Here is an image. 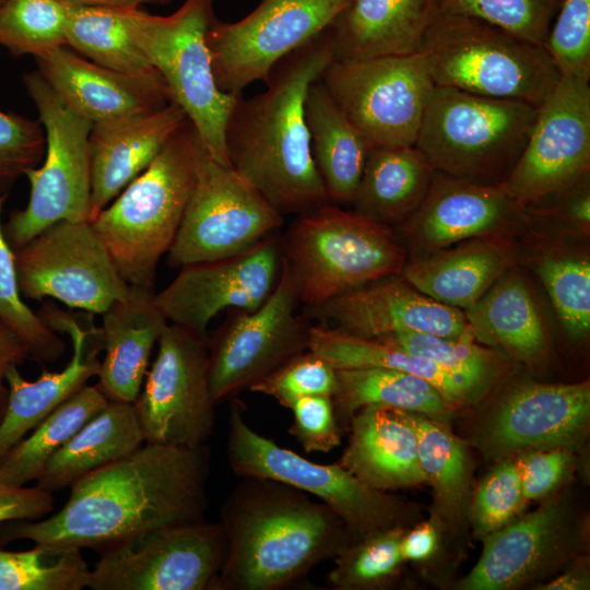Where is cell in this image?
I'll list each match as a JSON object with an SVG mask.
<instances>
[{"mask_svg": "<svg viewBox=\"0 0 590 590\" xmlns=\"http://www.w3.org/2000/svg\"><path fill=\"white\" fill-rule=\"evenodd\" d=\"M46 138L38 119L0 110V191L43 162Z\"/></svg>", "mask_w": 590, "mask_h": 590, "instance_id": "obj_50", "label": "cell"}, {"mask_svg": "<svg viewBox=\"0 0 590 590\" xmlns=\"http://www.w3.org/2000/svg\"><path fill=\"white\" fill-rule=\"evenodd\" d=\"M90 570L75 547L0 550V590H81L88 587Z\"/></svg>", "mask_w": 590, "mask_h": 590, "instance_id": "obj_41", "label": "cell"}, {"mask_svg": "<svg viewBox=\"0 0 590 590\" xmlns=\"http://www.w3.org/2000/svg\"><path fill=\"white\" fill-rule=\"evenodd\" d=\"M1 1H2V0H0V2H1Z\"/></svg>", "mask_w": 590, "mask_h": 590, "instance_id": "obj_59", "label": "cell"}, {"mask_svg": "<svg viewBox=\"0 0 590 590\" xmlns=\"http://www.w3.org/2000/svg\"><path fill=\"white\" fill-rule=\"evenodd\" d=\"M283 268L280 235L273 234L237 256L186 264L155 302L168 322L208 339L221 311H253L274 291Z\"/></svg>", "mask_w": 590, "mask_h": 590, "instance_id": "obj_19", "label": "cell"}, {"mask_svg": "<svg viewBox=\"0 0 590 590\" xmlns=\"http://www.w3.org/2000/svg\"><path fill=\"white\" fill-rule=\"evenodd\" d=\"M590 78L563 75L538 107L528 142L498 185L520 209L562 196L590 169Z\"/></svg>", "mask_w": 590, "mask_h": 590, "instance_id": "obj_17", "label": "cell"}, {"mask_svg": "<svg viewBox=\"0 0 590 590\" xmlns=\"http://www.w3.org/2000/svg\"><path fill=\"white\" fill-rule=\"evenodd\" d=\"M566 518L556 503L508 522L486 535L483 553L460 582L463 590H508L542 576L566 542Z\"/></svg>", "mask_w": 590, "mask_h": 590, "instance_id": "obj_26", "label": "cell"}, {"mask_svg": "<svg viewBox=\"0 0 590 590\" xmlns=\"http://www.w3.org/2000/svg\"><path fill=\"white\" fill-rule=\"evenodd\" d=\"M438 0H351L328 27L333 59L406 55L421 49Z\"/></svg>", "mask_w": 590, "mask_h": 590, "instance_id": "obj_30", "label": "cell"}, {"mask_svg": "<svg viewBox=\"0 0 590 590\" xmlns=\"http://www.w3.org/2000/svg\"><path fill=\"white\" fill-rule=\"evenodd\" d=\"M249 390L271 397L282 406L290 409L303 397L320 394L333 398L338 390L337 369L323 357L308 350Z\"/></svg>", "mask_w": 590, "mask_h": 590, "instance_id": "obj_47", "label": "cell"}, {"mask_svg": "<svg viewBox=\"0 0 590 590\" xmlns=\"http://www.w3.org/2000/svg\"><path fill=\"white\" fill-rule=\"evenodd\" d=\"M351 0H261L240 21L214 20L206 34L219 90L240 95L266 82L287 55L324 32Z\"/></svg>", "mask_w": 590, "mask_h": 590, "instance_id": "obj_15", "label": "cell"}, {"mask_svg": "<svg viewBox=\"0 0 590 590\" xmlns=\"http://www.w3.org/2000/svg\"><path fill=\"white\" fill-rule=\"evenodd\" d=\"M569 449H535L516 458L524 500L548 495L563 480L571 462Z\"/></svg>", "mask_w": 590, "mask_h": 590, "instance_id": "obj_52", "label": "cell"}, {"mask_svg": "<svg viewBox=\"0 0 590 590\" xmlns=\"http://www.w3.org/2000/svg\"><path fill=\"white\" fill-rule=\"evenodd\" d=\"M516 458H504L482 481L473 503V523L485 538L511 521L524 503Z\"/></svg>", "mask_w": 590, "mask_h": 590, "instance_id": "obj_49", "label": "cell"}, {"mask_svg": "<svg viewBox=\"0 0 590 590\" xmlns=\"http://www.w3.org/2000/svg\"><path fill=\"white\" fill-rule=\"evenodd\" d=\"M337 376L335 414L339 423L347 426L359 409L369 405L417 412L445 423L455 410L430 382L405 371L346 368L337 369Z\"/></svg>", "mask_w": 590, "mask_h": 590, "instance_id": "obj_36", "label": "cell"}, {"mask_svg": "<svg viewBox=\"0 0 590 590\" xmlns=\"http://www.w3.org/2000/svg\"><path fill=\"white\" fill-rule=\"evenodd\" d=\"M108 402L97 385H85L8 453L0 463V481L12 486L36 481L49 459Z\"/></svg>", "mask_w": 590, "mask_h": 590, "instance_id": "obj_39", "label": "cell"}, {"mask_svg": "<svg viewBox=\"0 0 590 590\" xmlns=\"http://www.w3.org/2000/svg\"><path fill=\"white\" fill-rule=\"evenodd\" d=\"M215 19L213 0H185L168 16L152 15L139 8L131 15L135 43L162 75L172 102L184 109L208 154L231 166L225 127L243 94H225L215 83L206 46V34Z\"/></svg>", "mask_w": 590, "mask_h": 590, "instance_id": "obj_9", "label": "cell"}, {"mask_svg": "<svg viewBox=\"0 0 590 590\" xmlns=\"http://www.w3.org/2000/svg\"><path fill=\"white\" fill-rule=\"evenodd\" d=\"M290 410L293 423L288 433L306 452H330L341 445V427L332 397H303Z\"/></svg>", "mask_w": 590, "mask_h": 590, "instance_id": "obj_51", "label": "cell"}, {"mask_svg": "<svg viewBox=\"0 0 590 590\" xmlns=\"http://www.w3.org/2000/svg\"><path fill=\"white\" fill-rule=\"evenodd\" d=\"M302 310L309 319L329 321L332 328L367 339L402 332L456 338L469 329L461 309L434 300L400 274Z\"/></svg>", "mask_w": 590, "mask_h": 590, "instance_id": "obj_22", "label": "cell"}, {"mask_svg": "<svg viewBox=\"0 0 590 590\" xmlns=\"http://www.w3.org/2000/svg\"><path fill=\"white\" fill-rule=\"evenodd\" d=\"M406 527L398 526L346 545L333 559L328 583L337 590H382L399 578L401 540Z\"/></svg>", "mask_w": 590, "mask_h": 590, "instance_id": "obj_42", "label": "cell"}, {"mask_svg": "<svg viewBox=\"0 0 590 590\" xmlns=\"http://www.w3.org/2000/svg\"><path fill=\"white\" fill-rule=\"evenodd\" d=\"M309 350L335 369L379 367L421 377L436 387L453 409L473 400L468 389L435 362L376 339L318 323L310 326Z\"/></svg>", "mask_w": 590, "mask_h": 590, "instance_id": "obj_35", "label": "cell"}, {"mask_svg": "<svg viewBox=\"0 0 590 590\" xmlns=\"http://www.w3.org/2000/svg\"><path fill=\"white\" fill-rule=\"evenodd\" d=\"M515 257L514 243L493 233L408 260L400 275L434 300L463 310L506 274Z\"/></svg>", "mask_w": 590, "mask_h": 590, "instance_id": "obj_29", "label": "cell"}, {"mask_svg": "<svg viewBox=\"0 0 590 590\" xmlns=\"http://www.w3.org/2000/svg\"><path fill=\"white\" fill-rule=\"evenodd\" d=\"M204 146L187 119L149 167L91 221L130 286L154 290L193 192Z\"/></svg>", "mask_w": 590, "mask_h": 590, "instance_id": "obj_4", "label": "cell"}, {"mask_svg": "<svg viewBox=\"0 0 590 590\" xmlns=\"http://www.w3.org/2000/svg\"><path fill=\"white\" fill-rule=\"evenodd\" d=\"M350 437L339 463L382 492L426 483L414 428L400 409L369 405L351 418Z\"/></svg>", "mask_w": 590, "mask_h": 590, "instance_id": "obj_28", "label": "cell"}, {"mask_svg": "<svg viewBox=\"0 0 590 590\" xmlns=\"http://www.w3.org/2000/svg\"><path fill=\"white\" fill-rule=\"evenodd\" d=\"M567 215L575 224L583 229L590 224V194L588 187L578 193H574L567 206Z\"/></svg>", "mask_w": 590, "mask_h": 590, "instance_id": "obj_56", "label": "cell"}, {"mask_svg": "<svg viewBox=\"0 0 590 590\" xmlns=\"http://www.w3.org/2000/svg\"><path fill=\"white\" fill-rule=\"evenodd\" d=\"M40 319L56 333H66L72 343V357L60 371L43 369L36 380L28 381L17 365L5 371L8 400L0 420V463L8 453L61 403L97 376L104 351L102 328L94 314L63 310L52 302L42 305Z\"/></svg>", "mask_w": 590, "mask_h": 590, "instance_id": "obj_20", "label": "cell"}, {"mask_svg": "<svg viewBox=\"0 0 590 590\" xmlns=\"http://www.w3.org/2000/svg\"><path fill=\"white\" fill-rule=\"evenodd\" d=\"M404 414L416 434L420 463L434 492L437 518L460 521L470 502V463L463 442L445 422L417 412Z\"/></svg>", "mask_w": 590, "mask_h": 590, "instance_id": "obj_38", "label": "cell"}, {"mask_svg": "<svg viewBox=\"0 0 590 590\" xmlns=\"http://www.w3.org/2000/svg\"><path fill=\"white\" fill-rule=\"evenodd\" d=\"M239 477L221 507L227 551L219 590H280L352 543L339 516L309 494Z\"/></svg>", "mask_w": 590, "mask_h": 590, "instance_id": "obj_3", "label": "cell"}, {"mask_svg": "<svg viewBox=\"0 0 590 590\" xmlns=\"http://www.w3.org/2000/svg\"><path fill=\"white\" fill-rule=\"evenodd\" d=\"M168 321L154 290L130 286L129 294L102 314L105 356L96 384L108 401L133 403L139 397L152 350Z\"/></svg>", "mask_w": 590, "mask_h": 590, "instance_id": "obj_27", "label": "cell"}, {"mask_svg": "<svg viewBox=\"0 0 590 590\" xmlns=\"http://www.w3.org/2000/svg\"><path fill=\"white\" fill-rule=\"evenodd\" d=\"M319 80L370 149L414 145L435 86L421 51L333 59Z\"/></svg>", "mask_w": 590, "mask_h": 590, "instance_id": "obj_11", "label": "cell"}, {"mask_svg": "<svg viewBox=\"0 0 590 590\" xmlns=\"http://www.w3.org/2000/svg\"><path fill=\"white\" fill-rule=\"evenodd\" d=\"M37 71L79 116L92 123L163 108L172 102L162 75L115 71L67 45L36 57Z\"/></svg>", "mask_w": 590, "mask_h": 590, "instance_id": "obj_23", "label": "cell"}, {"mask_svg": "<svg viewBox=\"0 0 590 590\" xmlns=\"http://www.w3.org/2000/svg\"><path fill=\"white\" fill-rule=\"evenodd\" d=\"M281 215L231 166L203 149L193 192L167 264H186L237 256L257 246L282 226Z\"/></svg>", "mask_w": 590, "mask_h": 590, "instance_id": "obj_13", "label": "cell"}, {"mask_svg": "<svg viewBox=\"0 0 590 590\" xmlns=\"http://www.w3.org/2000/svg\"><path fill=\"white\" fill-rule=\"evenodd\" d=\"M420 51L437 86L535 107L562 76L544 46L482 20L438 9Z\"/></svg>", "mask_w": 590, "mask_h": 590, "instance_id": "obj_6", "label": "cell"}, {"mask_svg": "<svg viewBox=\"0 0 590 590\" xmlns=\"http://www.w3.org/2000/svg\"><path fill=\"white\" fill-rule=\"evenodd\" d=\"M305 119L312 157L329 201L341 206L351 205L369 145L319 79L307 91Z\"/></svg>", "mask_w": 590, "mask_h": 590, "instance_id": "obj_33", "label": "cell"}, {"mask_svg": "<svg viewBox=\"0 0 590 590\" xmlns=\"http://www.w3.org/2000/svg\"><path fill=\"white\" fill-rule=\"evenodd\" d=\"M538 107L435 85L415 146L434 170L498 186L518 162Z\"/></svg>", "mask_w": 590, "mask_h": 590, "instance_id": "obj_7", "label": "cell"}, {"mask_svg": "<svg viewBox=\"0 0 590 590\" xmlns=\"http://www.w3.org/2000/svg\"><path fill=\"white\" fill-rule=\"evenodd\" d=\"M544 48L562 76L590 78V0H563Z\"/></svg>", "mask_w": 590, "mask_h": 590, "instance_id": "obj_48", "label": "cell"}, {"mask_svg": "<svg viewBox=\"0 0 590 590\" xmlns=\"http://www.w3.org/2000/svg\"><path fill=\"white\" fill-rule=\"evenodd\" d=\"M535 271L545 286L560 322L574 339L590 330V261L578 256L541 259Z\"/></svg>", "mask_w": 590, "mask_h": 590, "instance_id": "obj_46", "label": "cell"}, {"mask_svg": "<svg viewBox=\"0 0 590 590\" xmlns=\"http://www.w3.org/2000/svg\"><path fill=\"white\" fill-rule=\"evenodd\" d=\"M55 506L51 492L38 486H12L0 481V523L13 520H39Z\"/></svg>", "mask_w": 590, "mask_h": 590, "instance_id": "obj_53", "label": "cell"}, {"mask_svg": "<svg viewBox=\"0 0 590 590\" xmlns=\"http://www.w3.org/2000/svg\"><path fill=\"white\" fill-rule=\"evenodd\" d=\"M13 251L23 298L102 315L130 292L91 222L58 221Z\"/></svg>", "mask_w": 590, "mask_h": 590, "instance_id": "obj_14", "label": "cell"}, {"mask_svg": "<svg viewBox=\"0 0 590 590\" xmlns=\"http://www.w3.org/2000/svg\"><path fill=\"white\" fill-rule=\"evenodd\" d=\"M64 7L67 46L115 71L135 75L157 71L133 37L134 8H98L66 1Z\"/></svg>", "mask_w": 590, "mask_h": 590, "instance_id": "obj_37", "label": "cell"}, {"mask_svg": "<svg viewBox=\"0 0 590 590\" xmlns=\"http://www.w3.org/2000/svg\"><path fill=\"white\" fill-rule=\"evenodd\" d=\"M226 455L236 475L279 481L327 505L345 524L352 543L386 529L406 527L414 518L410 505L368 486L339 462L310 461L256 432L236 399L229 406Z\"/></svg>", "mask_w": 590, "mask_h": 590, "instance_id": "obj_8", "label": "cell"}, {"mask_svg": "<svg viewBox=\"0 0 590 590\" xmlns=\"http://www.w3.org/2000/svg\"><path fill=\"white\" fill-rule=\"evenodd\" d=\"M283 261L280 280L253 311L237 310L208 338L209 378L215 403L250 389L309 350V318Z\"/></svg>", "mask_w": 590, "mask_h": 590, "instance_id": "obj_12", "label": "cell"}, {"mask_svg": "<svg viewBox=\"0 0 590 590\" xmlns=\"http://www.w3.org/2000/svg\"><path fill=\"white\" fill-rule=\"evenodd\" d=\"M280 238L303 308L399 275L408 261L392 227L331 202L296 215Z\"/></svg>", "mask_w": 590, "mask_h": 590, "instance_id": "obj_5", "label": "cell"}, {"mask_svg": "<svg viewBox=\"0 0 590 590\" xmlns=\"http://www.w3.org/2000/svg\"><path fill=\"white\" fill-rule=\"evenodd\" d=\"M8 194L0 191V319L26 343L30 359L56 362L63 356L66 343L24 303L19 291L14 251L4 237L1 223Z\"/></svg>", "mask_w": 590, "mask_h": 590, "instance_id": "obj_44", "label": "cell"}, {"mask_svg": "<svg viewBox=\"0 0 590 590\" xmlns=\"http://www.w3.org/2000/svg\"><path fill=\"white\" fill-rule=\"evenodd\" d=\"M522 211L498 186L472 182L434 170L417 210L396 228L398 237L424 255L493 234Z\"/></svg>", "mask_w": 590, "mask_h": 590, "instance_id": "obj_24", "label": "cell"}, {"mask_svg": "<svg viewBox=\"0 0 590 590\" xmlns=\"http://www.w3.org/2000/svg\"><path fill=\"white\" fill-rule=\"evenodd\" d=\"M30 358V351L22 338L0 319V420L8 400L5 371L9 366L19 365Z\"/></svg>", "mask_w": 590, "mask_h": 590, "instance_id": "obj_54", "label": "cell"}, {"mask_svg": "<svg viewBox=\"0 0 590 590\" xmlns=\"http://www.w3.org/2000/svg\"><path fill=\"white\" fill-rule=\"evenodd\" d=\"M462 311L476 342L500 349L529 365L540 364L546 357L544 319L521 276L504 274Z\"/></svg>", "mask_w": 590, "mask_h": 590, "instance_id": "obj_31", "label": "cell"}, {"mask_svg": "<svg viewBox=\"0 0 590 590\" xmlns=\"http://www.w3.org/2000/svg\"><path fill=\"white\" fill-rule=\"evenodd\" d=\"M589 420V381L524 384L497 406L483 429V446L499 458L535 449L570 450L586 436Z\"/></svg>", "mask_w": 590, "mask_h": 590, "instance_id": "obj_21", "label": "cell"}, {"mask_svg": "<svg viewBox=\"0 0 590 590\" xmlns=\"http://www.w3.org/2000/svg\"><path fill=\"white\" fill-rule=\"evenodd\" d=\"M563 0H438L440 12L495 25L526 42L544 46Z\"/></svg>", "mask_w": 590, "mask_h": 590, "instance_id": "obj_45", "label": "cell"}, {"mask_svg": "<svg viewBox=\"0 0 590 590\" xmlns=\"http://www.w3.org/2000/svg\"><path fill=\"white\" fill-rule=\"evenodd\" d=\"M188 119L170 102L163 108L93 123L88 138L92 219L158 155Z\"/></svg>", "mask_w": 590, "mask_h": 590, "instance_id": "obj_25", "label": "cell"}, {"mask_svg": "<svg viewBox=\"0 0 590 590\" xmlns=\"http://www.w3.org/2000/svg\"><path fill=\"white\" fill-rule=\"evenodd\" d=\"M66 2L87 5V7H98V8H118V9H130L138 8L140 4L153 3V4H166L172 0H63Z\"/></svg>", "mask_w": 590, "mask_h": 590, "instance_id": "obj_58", "label": "cell"}, {"mask_svg": "<svg viewBox=\"0 0 590 590\" xmlns=\"http://www.w3.org/2000/svg\"><path fill=\"white\" fill-rule=\"evenodd\" d=\"M437 546V524L425 521L404 532L401 540V554L404 560H425L436 552Z\"/></svg>", "mask_w": 590, "mask_h": 590, "instance_id": "obj_55", "label": "cell"}, {"mask_svg": "<svg viewBox=\"0 0 590 590\" xmlns=\"http://www.w3.org/2000/svg\"><path fill=\"white\" fill-rule=\"evenodd\" d=\"M332 60L327 28L275 64L266 91L240 95L226 122L231 167L283 216L330 202L311 153L305 98Z\"/></svg>", "mask_w": 590, "mask_h": 590, "instance_id": "obj_2", "label": "cell"}, {"mask_svg": "<svg viewBox=\"0 0 590 590\" xmlns=\"http://www.w3.org/2000/svg\"><path fill=\"white\" fill-rule=\"evenodd\" d=\"M227 542L206 520L148 533L99 553L92 590H219Z\"/></svg>", "mask_w": 590, "mask_h": 590, "instance_id": "obj_18", "label": "cell"}, {"mask_svg": "<svg viewBox=\"0 0 590 590\" xmlns=\"http://www.w3.org/2000/svg\"><path fill=\"white\" fill-rule=\"evenodd\" d=\"M210 470L208 445L144 442L74 482L55 515L0 523V544L25 539L99 554L161 529L204 521Z\"/></svg>", "mask_w": 590, "mask_h": 590, "instance_id": "obj_1", "label": "cell"}, {"mask_svg": "<svg viewBox=\"0 0 590 590\" xmlns=\"http://www.w3.org/2000/svg\"><path fill=\"white\" fill-rule=\"evenodd\" d=\"M434 168L415 146L370 149L351 203L352 210L397 227L423 202Z\"/></svg>", "mask_w": 590, "mask_h": 590, "instance_id": "obj_34", "label": "cell"}, {"mask_svg": "<svg viewBox=\"0 0 590 590\" xmlns=\"http://www.w3.org/2000/svg\"><path fill=\"white\" fill-rule=\"evenodd\" d=\"M133 403L113 402L84 424L47 462L36 486L51 493L121 460L144 444Z\"/></svg>", "mask_w": 590, "mask_h": 590, "instance_id": "obj_32", "label": "cell"}, {"mask_svg": "<svg viewBox=\"0 0 590 590\" xmlns=\"http://www.w3.org/2000/svg\"><path fill=\"white\" fill-rule=\"evenodd\" d=\"M376 340L435 362L460 381L473 399L493 382L500 367L497 355L481 347L470 329L456 338L402 332Z\"/></svg>", "mask_w": 590, "mask_h": 590, "instance_id": "obj_40", "label": "cell"}, {"mask_svg": "<svg viewBox=\"0 0 590 590\" xmlns=\"http://www.w3.org/2000/svg\"><path fill=\"white\" fill-rule=\"evenodd\" d=\"M67 45L63 0H2L0 46L14 56L35 58Z\"/></svg>", "mask_w": 590, "mask_h": 590, "instance_id": "obj_43", "label": "cell"}, {"mask_svg": "<svg viewBox=\"0 0 590 590\" xmlns=\"http://www.w3.org/2000/svg\"><path fill=\"white\" fill-rule=\"evenodd\" d=\"M22 79L37 108L46 149L39 166L25 174L31 187L26 206L12 211L2 224L13 250L52 223L92 219L88 138L93 123L75 114L38 71Z\"/></svg>", "mask_w": 590, "mask_h": 590, "instance_id": "obj_10", "label": "cell"}, {"mask_svg": "<svg viewBox=\"0 0 590 590\" xmlns=\"http://www.w3.org/2000/svg\"><path fill=\"white\" fill-rule=\"evenodd\" d=\"M143 389L133 402L145 442L197 448L215 425L208 339L168 322Z\"/></svg>", "mask_w": 590, "mask_h": 590, "instance_id": "obj_16", "label": "cell"}, {"mask_svg": "<svg viewBox=\"0 0 590 590\" xmlns=\"http://www.w3.org/2000/svg\"><path fill=\"white\" fill-rule=\"evenodd\" d=\"M588 578L580 571L570 570L557 578L551 580L548 583L541 587L546 590H580L588 589Z\"/></svg>", "mask_w": 590, "mask_h": 590, "instance_id": "obj_57", "label": "cell"}]
</instances>
